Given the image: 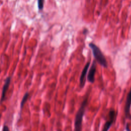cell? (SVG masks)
<instances>
[{"mask_svg":"<svg viewBox=\"0 0 131 131\" xmlns=\"http://www.w3.org/2000/svg\"><path fill=\"white\" fill-rule=\"evenodd\" d=\"M89 99V94L84 98L79 108L75 118L74 121V131H82V120L85 113V108L88 104Z\"/></svg>","mask_w":131,"mask_h":131,"instance_id":"6da1fadb","label":"cell"},{"mask_svg":"<svg viewBox=\"0 0 131 131\" xmlns=\"http://www.w3.org/2000/svg\"><path fill=\"white\" fill-rule=\"evenodd\" d=\"M89 46L92 50L93 56L97 62L103 67L107 68L108 67L107 62L100 48L92 42L90 43Z\"/></svg>","mask_w":131,"mask_h":131,"instance_id":"7a4b0ae2","label":"cell"},{"mask_svg":"<svg viewBox=\"0 0 131 131\" xmlns=\"http://www.w3.org/2000/svg\"><path fill=\"white\" fill-rule=\"evenodd\" d=\"M117 113L114 109H111L107 115V118L105 122L101 131H108L113 123L116 121Z\"/></svg>","mask_w":131,"mask_h":131,"instance_id":"3957f363","label":"cell"},{"mask_svg":"<svg viewBox=\"0 0 131 131\" xmlns=\"http://www.w3.org/2000/svg\"><path fill=\"white\" fill-rule=\"evenodd\" d=\"M130 106H131V86L126 97V101L124 106V114L125 117L127 119H131L130 114Z\"/></svg>","mask_w":131,"mask_h":131,"instance_id":"277c9868","label":"cell"},{"mask_svg":"<svg viewBox=\"0 0 131 131\" xmlns=\"http://www.w3.org/2000/svg\"><path fill=\"white\" fill-rule=\"evenodd\" d=\"M90 66V61H88L84 67L83 68V70L81 72L80 78H79V86L81 89H82L85 83V78L87 74V72Z\"/></svg>","mask_w":131,"mask_h":131,"instance_id":"5b68a950","label":"cell"},{"mask_svg":"<svg viewBox=\"0 0 131 131\" xmlns=\"http://www.w3.org/2000/svg\"><path fill=\"white\" fill-rule=\"evenodd\" d=\"M96 71V62L95 60H93L92 64L90 68L89 73L87 76L88 81L91 83H93L95 81V75Z\"/></svg>","mask_w":131,"mask_h":131,"instance_id":"8992f818","label":"cell"},{"mask_svg":"<svg viewBox=\"0 0 131 131\" xmlns=\"http://www.w3.org/2000/svg\"><path fill=\"white\" fill-rule=\"evenodd\" d=\"M11 77L10 76H8L5 80V83L3 85L2 92V96H1V103L5 100V99L6 97V94L7 91L9 88L10 82H11Z\"/></svg>","mask_w":131,"mask_h":131,"instance_id":"52a82bcc","label":"cell"},{"mask_svg":"<svg viewBox=\"0 0 131 131\" xmlns=\"http://www.w3.org/2000/svg\"><path fill=\"white\" fill-rule=\"evenodd\" d=\"M29 93L28 92H27L24 95L22 99H21V102H20V110L21 111V110L23 109V106L25 104V103L26 102L28 97H29Z\"/></svg>","mask_w":131,"mask_h":131,"instance_id":"ba28073f","label":"cell"},{"mask_svg":"<svg viewBox=\"0 0 131 131\" xmlns=\"http://www.w3.org/2000/svg\"><path fill=\"white\" fill-rule=\"evenodd\" d=\"M45 0H37V4H38V8L39 10H42L43 8Z\"/></svg>","mask_w":131,"mask_h":131,"instance_id":"9c48e42d","label":"cell"},{"mask_svg":"<svg viewBox=\"0 0 131 131\" xmlns=\"http://www.w3.org/2000/svg\"><path fill=\"white\" fill-rule=\"evenodd\" d=\"M2 131H10V129L7 125H4L2 128Z\"/></svg>","mask_w":131,"mask_h":131,"instance_id":"30bf717a","label":"cell"},{"mask_svg":"<svg viewBox=\"0 0 131 131\" xmlns=\"http://www.w3.org/2000/svg\"><path fill=\"white\" fill-rule=\"evenodd\" d=\"M125 128V130H126V131H130V130H129V127H128V125L127 123L126 124Z\"/></svg>","mask_w":131,"mask_h":131,"instance_id":"8fae6325","label":"cell"}]
</instances>
